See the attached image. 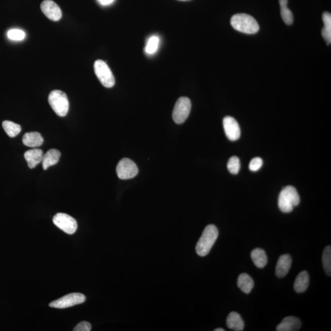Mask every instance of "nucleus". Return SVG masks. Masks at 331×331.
I'll return each instance as SVG.
<instances>
[{
    "label": "nucleus",
    "instance_id": "32",
    "mask_svg": "<svg viewBox=\"0 0 331 331\" xmlns=\"http://www.w3.org/2000/svg\"><path fill=\"white\" fill-rule=\"evenodd\" d=\"M179 1H189V0H179Z\"/></svg>",
    "mask_w": 331,
    "mask_h": 331
},
{
    "label": "nucleus",
    "instance_id": "7",
    "mask_svg": "<svg viewBox=\"0 0 331 331\" xmlns=\"http://www.w3.org/2000/svg\"><path fill=\"white\" fill-rule=\"evenodd\" d=\"M86 300V296L81 293H71L63 296L59 300L50 302L49 306L56 309H66V308L81 304Z\"/></svg>",
    "mask_w": 331,
    "mask_h": 331
},
{
    "label": "nucleus",
    "instance_id": "17",
    "mask_svg": "<svg viewBox=\"0 0 331 331\" xmlns=\"http://www.w3.org/2000/svg\"><path fill=\"white\" fill-rule=\"evenodd\" d=\"M309 275L307 271H303L299 273L294 284V290L298 293H302L307 290L309 285Z\"/></svg>",
    "mask_w": 331,
    "mask_h": 331
},
{
    "label": "nucleus",
    "instance_id": "9",
    "mask_svg": "<svg viewBox=\"0 0 331 331\" xmlns=\"http://www.w3.org/2000/svg\"><path fill=\"white\" fill-rule=\"evenodd\" d=\"M53 223L61 231L68 234H73L77 229L76 220L66 213H57L53 218Z\"/></svg>",
    "mask_w": 331,
    "mask_h": 331
},
{
    "label": "nucleus",
    "instance_id": "23",
    "mask_svg": "<svg viewBox=\"0 0 331 331\" xmlns=\"http://www.w3.org/2000/svg\"><path fill=\"white\" fill-rule=\"evenodd\" d=\"M280 8H281V15L283 20L287 25L293 24L294 17L293 13L287 7L288 0H279Z\"/></svg>",
    "mask_w": 331,
    "mask_h": 331
},
{
    "label": "nucleus",
    "instance_id": "31",
    "mask_svg": "<svg viewBox=\"0 0 331 331\" xmlns=\"http://www.w3.org/2000/svg\"><path fill=\"white\" fill-rule=\"evenodd\" d=\"M214 331H225V330L222 328H217V329H216V330H215Z\"/></svg>",
    "mask_w": 331,
    "mask_h": 331
},
{
    "label": "nucleus",
    "instance_id": "13",
    "mask_svg": "<svg viewBox=\"0 0 331 331\" xmlns=\"http://www.w3.org/2000/svg\"><path fill=\"white\" fill-rule=\"evenodd\" d=\"M301 321L295 316H287L277 326V331H296L301 328Z\"/></svg>",
    "mask_w": 331,
    "mask_h": 331
},
{
    "label": "nucleus",
    "instance_id": "3",
    "mask_svg": "<svg viewBox=\"0 0 331 331\" xmlns=\"http://www.w3.org/2000/svg\"><path fill=\"white\" fill-rule=\"evenodd\" d=\"M300 203V196L295 188L287 186L280 192L278 204L282 212H291L294 207L298 206Z\"/></svg>",
    "mask_w": 331,
    "mask_h": 331
},
{
    "label": "nucleus",
    "instance_id": "28",
    "mask_svg": "<svg viewBox=\"0 0 331 331\" xmlns=\"http://www.w3.org/2000/svg\"><path fill=\"white\" fill-rule=\"evenodd\" d=\"M262 165H263V160L259 157L255 158L250 163L249 169L252 171H257L261 168Z\"/></svg>",
    "mask_w": 331,
    "mask_h": 331
},
{
    "label": "nucleus",
    "instance_id": "2",
    "mask_svg": "<svg viewBox=\"0 0 331 331\" xmlns=\"http://www.w3.org/2000/svg\"><path fill=\"white\" fill-rule=\"evenodd\" d=\"M231 24L236 30L246 34L256 33L259 30L256 20L247 14H237L233 15Z\"/></svg>",
    "mask_w": 331,
    "mask_h": 331
},
{
    "label": "nucleus",
    "instance_id": "4",
    "mask_svg": "<svg viewBox=\"0 0 331 331\" xmlns=\"http://www.w3.org/2000/svg\"><path fill=\"white\" fill-rule=\"evenodd\" d=\"M48 100L55 114L60 117H64L67 115L70 104L65 93L58 90L52 91L49 94Z\"/></svg>",
    "mask_w": 331,
    "mask_h": 331
},
{
    "label": "nucleus",
    "instance_id": "29",
    "mask_svg": "<svg viewBox=\"0 0 331 331\" xmlns=\"http://www.w3.org/2000/svg\"><path fill=\"white\" fill-rule=\"evenodd\" d=\"M91 330V326L90 323L87 321L80 322L78 325L74 329V331H90Z\"/></svg>",
    "mask_w": 331,
    "mask_h": 331
},
{
    "label": "nucleus",
    "instance_id": "5",
    "mask_svg": "<svg viewBox=\"0 0 331 331\" xmlns=\"http://www.w3.org/2000/svg\"><path fill=\"white\" fill-rule=\"evenodd\" d=\"M94 70L101 84L106 88H111L115 85V78L105 61L98 60L94 63Z\"/></svg>",
    "mask_w": 331,
    "mask_h": 331
},
{
    "label": "nucleus",
    "instance_id": "24",
    "mask_svg": "<svg viewBox=\"0 0 331 331\" xmlns=\"http://www.w3.org/2000/svg\"><path fill=\"white\" fill-rule=\"evenodd\" d=\"M322 262L324 270L326 274L331 276V246H327L324 250L323 256H322Z\"/></svg>",
    "mask_w": 331,
    "mask_h": 331
},
{
    "label": "nucleus",
    "instance_id": "11",
    "mask_svg": "<svg viewBox=\"0 0 331 331\" xmlns=\"http://www.w3.org/2000/svg\"><path fill=\"white\" fill-rule=\"evenodd\" d=\"M41 9L45 15L52 21H59L62 17V13L58 4L52 0H45L41 4Z\"/></svg>",
    "mask_w": 331,
    "mask_h": 331
},
{
    "label": "nucleus",
    "instance_id": "6",
    "mask_svg": "<svg viewBox=\"0 0 331 331\" xmlns=\"http://www.w3.org/2000/svg\"><path fill=\"white\" fill-rule=\"evenodd\" d=\"M192 103L189 98L181 97L177 101L172 112V118L175 122L181 124L189 116Z\"/></svg>",
    "mask_w": 331,
    "mask_h": 331
},
{
    "label": "nucleus",
    "instance_id": "26",
    "mask_svg": "<svg viewBox=\"0 0 331 331\" xmlns=\"http://www.w3.org/2000/svg\"><path fill=\"white\" fill-rule=\"evenodd\" d=\"M227 169L233 174H237L241 168L240 160L236 156H232L227 163Z\"/></svg>",
    "mask_w": 331,
    "mask_h": 331
},
{
    "label": "nucleus",
    "instance_id": "30",
    "mask_svg": "<svg viewBox=\"0 0 331 331\" xmlns=\"http://www.w3.org/2000/svg\"><path fill=\"white\" fill-rule=\"evenodd\" d=\"M98 1L102 5L105 6L113 3L114 0H98Z\"/></svg>",
    "mask_w": 331,
    "mask_h": 331
},
{
    "label": "nucleus",
    "instance_id": "21",
    "mask_svg": "<svg viewBox=\"0 0 331 331\" xmlns=\"http://www.w3.org/2000/svg\"><path fill=\"white\" fill-rule=\"evenodd\" d=\"M324 27L322 30V36L325 39L328 45L331 43V13L325 12L323 15Z\"/></svg>",
    "mask_w": 331,
    "mask_h": 331
},
{
    "label": "nucleus",
    "instance_id": "16",
    "mask_svg": "<svg viewBox=\"0 0 331 331\" xmlns=\"http://www.w3.org/2000/svg\"><path fill=\"white\" fill-rule=\"evenodd\" d=\"M22 142L25 146L35 148L43 144L44 139L40 133L30 132L25 133L23 136Z\"/></svg>",
    "mask_w": 331,
    "mask_h": 331
},
{
    "label": "nucleus",
    "instance_id": "27",
    "mask_svg": "<svg viewBox=\"0 0 331 331\" xmlns=\"http://www.w3.org/2000/svg\"><path fill=\"white\" fill-rule=\"evenodd\" d=\"M8 36L11 40L15 41H21L24 40L25 34L24 31L20 30H11L8 32Z\"/></svg>",
    "mask_w": 331,
    "mask_h": 331
},
{
    "label": "nucleus",
    "instance_id": "22",
    "mask_svg": "<svg viewBox=\"0 0 331 331\" xmlns=\"http://www.w3.org/2000/svg\"><path fill=\"white\" fill-rule=\"evenodd\" d=\"M3 128L7 135L10 137H15L21 132V126L18 124L13 122L11 121L5 120L3 123Z\"/></svg>",
    "mask_w": 331,
    "mask_h": 331
},
{
    "label": "nucleus",
    "instance_id": "20",
    "mask_svg": "<svg viewBox=\"0 0 331 331\" xmlns=\"http://www.w3.org/2000/svg\"><path fill=\"white\" fill-rule=\"evenodd\" d=\"M251 257L255 265L258 268H264L268 263V257L264 250L257 248L251 252Z\"/></svg>",
    "mask_w": 331,
    "mask_h": 331
},
{
    "label": "nucleus",
    "instance_id": "12",
    "mask_svg": "<svg viewBox=\"0 0 331 331\" xmlns=\"http://www.w3.org/2000/svg\"><path fill=\"white\" fill-rule=\"evenodd\" d=\"M292 258L288 254L282 255L278 259L275 268V274L277 277H285L290 270Z\"/></svg>",
    "mask_w": 331,
    "mask_h": 331
},
{
    "label": "nucleus",
    "instance_id": "18",
    "mask_svg": "<svg viewBox=\"0 0 331 331\" xmlns=\"http://www.w3.org/2000/svg\"><path fill=\"white\" fill-rule=\"evenodd\" d=\"M226 325L228 328L236 331H242L244 329V322L238 313L232 312L227 317Z\"/></svg>",
    "mask_w": 331,
    "mask_h": 331
},
{
    "label": "nucleus",
    "instance_id": "8",
    "mask_svg": "<svg viewBox=\"0 0 331 331\" xmlns=\"http://www.w3.org/2000/svg\"><path fill=\"white\" fill-rule=\"evenodd\" d=\"M138 171L137 165L128 158H123L120 161L116 167L117 176L121 180L134 178L137 176Z\"/></svg>",
    "mask_w": 331,
    "mask_h": 331
},
{
    "label": "nucleus",
    "instance_id": "25",
    "mask_svg": "<svg viewBox=\"0 0 331 331\" xmlns=\"http://www.w3.org/2000/svg\"><path fill=\"white\" fill-rule=\"evenodd\" d=\"M160 45V38L157 36H152L150 37L147 41L145 52L147 54L153 55L157 51Z\"/></svg>",
    "mask_w": 331,
    "mask_h": 331
},
{
    "label": "nucleus",
    "instance_id": "15",
    "mask_svg": "<svg viewBox=\"0 0 331 331\" xmlns=\"http://www.w3.org/2000/svg\"><path fill=\"white\" fill-rule=\"evenodd\" d=\"M61 156V153L56 149H50L47 153L43 155L42 165L44 170L49 168L59 162L60 158Z\"/></svg>",
    "mask_w": 331,
    "mask_h": 331
},
{
    "label": "nucleus",
    "instance_id": "19",
    "mask_svg": "<svg viewBox=\"0 0 331 331\" xmlns=\"http://www.w3.org/2000/svg\"><path fill=\"white\" fill-rule=\"evenodd\" d=\"M238 286L243 293L249 294L254 287V280L247 273H241L238 279Z\"/></svg>",
    "mask_w": 331,
    "mask_h": 331
},
{
    "label": "nucleus",
    "instance_id": "1",
    "mask_svg": "<svg viewBox=\"0 0 331 331\" xmlns=\"http://www.w3.org/2000/svg\"><path fill=\"white\" fill-rule=\"evenodd\" d=\"M218 236L217 227L209 225L204 229L196 246V252L200 256H205L210 252Z\"/></svg>",
    "mask_w": 331,
    "mask_h": 331
},
{
    "label": "nucleus",
    "instance_id": "10",
    "mask_svg": "<svg viewBox=\"0 0 331 331\" xmlns=\"http://www.w3.org/2000/svg\"><path fill=\"white\" fill-rule=\"evenodd\" d=\"M224 128L225 134L230 141H235L241 136V129L238 121L233 117L227 116L225 117L224 121Z\"/></svg>",
    "mask_w": 331,
    "mask_h": 331
},
{
    "label": "nucleus",
    "instance_id": "14",
    "mask_svg": "<svg viewBox=\"0 0 331 331\" xmlns=\"http://www.w3.org/2000/svg\"><path fill=\"white\" fill-rule=\"evenodd\" d=\"M43 155L42 150L39 149H34L27 151L24 154V157L30 168L33 169L37 165L42 162Z\"/></svg>",
    "mask_w": 331,
    "mask_h": 331
}]
</instances>
